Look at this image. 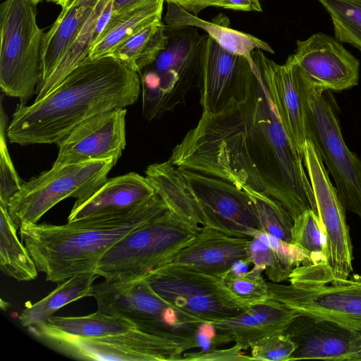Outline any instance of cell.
Wrapping results in <instances>:
<instances>
[{
    "mask_svg": "<svg viewBox=\"0 0 361 361\" xmlns=\"http://www.w3.org/2000/svg\"><path fill=\"white\" fill-rule=\"evenodd\" d=\"M169 160L179 169L268 195L293 220L309 209L317 212L302 157L284 130L257 66L245 98L219 113L202 112Z\"/></svg>",
    "mask_w": 361,
    "mask_h": 361,
    "instance_id": "6da1fadb",
    "label": "cell"
},
{
    "mask_svg": "<svg viewBox=\"0 0 361 361\" xmlns=\"http://www.w3.org/2000/svg\"><path fill=\"white\" fill-rule=\"evenodd\" d=\"M140 92L138 73L119 60L87 57L44 97L16 106L7 137L23 146L58 144L87 118L135 104Z\"/></svg>",
    "mask_w": 361,
    "mask_h": 361,
    "instance_id": "7a4b0ae2",
    "label": "cell"
},
{
    "mask_svg": "<svg viewBox=\"0 0 361 361\" xmlns=\"http://www.w3.org/2000/svg\"><path fill=\"white\" fill-rule=\"evenodd\" d=\"M155 194L129 212L68 222L63 225L24 222L21 241L47 281L61 283L78 274L95 271L116 243L169 211Z\"/></svg>",
    "mask_w": 361,
    "mask_h": 361,
    "instance_id": "3957f363",
    "label": "cell"
},
{
    "mask_svg": "<svg viewBox=\"0 0 361 361\" xmlns=\"http://www.w3.org/2000/svg\"><path fill=\"white\" fill-rule=\"evenodd\" d=\"M289 285L268 282L269 298L298 314L334 322L361 334V284L334 277L325 260L300 265Z\"/></svg>",
    "mask_w": 361,
    "mask_h": 361,
    "instance_id": "277c9868",
    "label": "cell"
},
{
    "mask_svg": "<svg viewBox=\"0 0 361 361\" xmlns=\"http://www.w3.org/2000/svg\"><path fill=\"white\" fill-rule=\"evenodd\" d=\"M92 297L101 312L126 319L137 329L175 341L185 350L200 347L197 337L204 323L163 300L145 279H104L94 285Z\"/></svg>",
    "mask_w": 361,
    "mask_h": 361,
    "instance_id": "5b68a950",
    "label": "cell"
},
{
    "mask_svg": "<svg viewBox=\"0 0 361 361\" xmlns=\"http://www.w3.org/2000/svg\"><path fill=\"white\" fill-rule=\"evenodd\" d=\"M201 227L169 210L128 234L100 259L95 272L104 279L131 281L166 264L195 237Z\"/></svg>",
    "mask_w": 361,
    "mask_h": 361,
    "instance_id": "8992f818",
    "label": "cell"
},
{
    "mask_svg": "<svg viewBox=\"0 0 361 361\" xmlns=\"http://www.w3.org/2000/svg\"><path fill=\"white\" fill-rule=\"evenodd\" d=\"M33 0H4L0 6V87L20 103L37 93L42 78L44 33Z\"/></svg>",
    "mask_w": 361,
    "mask_h": 361,
    "instance_id": "52a82bcc",
    "label": "cell"
},
{
    "mask_svg": "<svg viewBox=\"0 0 361 361\" xmlns=\"http://www.w3.org/2000/svg\"><path fill=\"white\" fill-rule=\"evenodd\" d=\"M115 159L95 160L53 168L22 183L10 200L8 210L17 228L24 222L37 224L60 201L75 197V204L88 199L106 180Z\"/></svg>",
    "mask_w": 361,
    "mask_h": 361,
    "instance_id": "ba28073f",
    "label": "cell"
},
{
    "mask_svg": "<svg viewBox=\"0 0 361 361\" xmlns=\"http://www.w3.org/2000/svg\"><path fill=\"white\" fill-rule=\"evenodd\" d=\"M163 300L204 324L234 317L250 306L221 276L165 265L144 278Z\"/></svg>",
    "mask_w": 361,
    "mask_h": 361,
    "instance_id": "9c48e42d",
    "label": "cell"
},
{
    "mask_svg": "<svg viewBox=\"0 0 361 361\" xmlns=\"http://www.w3.org/2000/svg\"><path fill=\"white\" fill-rule=\"evenodd\" d=\"M330 90L310 85L309 123L311 141L332 176L345 210L361 219V160L346 145Z\"/></svg>",
    "mask_w": 361,
    "mask_h": 361,
    "instance_id": "30bf717a",
    "label": "cell"
},
{
    "mask_svg": "<svg viewBox=\"0 0 361 361\" xmlns=\"http://www.w3.org/2000/svg\"><path fill=\"white\" fill-rule=\"evenodd\" d=\"M42 343L69 357L87 360H183L185 349L180 344L138 329L97 337H77L35 326Z\"/></svg>",
    "mask_w": 361,
    "mask_h": 361,
    "instance_id": "8fae6325",
    "label": "cell"
},
{
    "mask_svg": "<svg viewBox=\"0 0 361 361\" xmlns=\"http://www.w3.org/2000/svg\"><path fill=\"white\" fill-rule=\"evenodd\" d=\"M202 45L166 48L145 68L140 80L142 114L146 119L159 118L185 104L190 89L200 85Z\"/></svg>",
    "mask_w": 361,
    "mask_h": 361,
    "instance_id": "7c38bea8",
    "label": "cell"
},
{
    "mask_svg": "<svg viewBox=\"0 0 361 361\" xmlns=\"http://www.w3.org/2000/svg\"><path fill=\"white\" fill-rule=\"evenodd\" d=\"M252 59L284 130L302 157L305 142L311 140L309 123L311 84L292 55L282 65L267 58L260 49L252 52Z\"/></svg>",
    "mask_w": 361,
    "mask_h": 361,
    "instance_id": "4fadbf2b",
    "label": "cell"
},
{
    "mask_svg": "<svg viewBox=\"0 0 361 361\" xmlns=\"http://www.w3.org/2000/svg\"><path fill=\"white\" fill-rule=\"evenodd\" d=\"M302 159L314 195L317 213L326 231V262L335 278L349 279L353 270V255L345 209L317 148L310 140L305 142Z\"/></svg>",
    "mask_w": 361,
    "mask_h": 361,
    "instance_id": "5bb4252c",
    "label": "cell"
},
{
    "mask_svg": "<svg viewBox=\"0 0 361 361\" xmlns=\"http://www.w3.org/2000/svg\"><path fill=\"white\" fill-rule=\"evenodd\" d=\"M207 223L227 235L251 239L262 231L255 205L247 192L231 183L180 169Z\"/></svg>",
    "mask_w": 361,
    "mask_h": 361,
    "instance_id": "9a60e30c",
    "label": "cell"
},
{
    "mask_svg": "<svg viewBox=\"0 0 361 361\" xmlns=\"http://www.w3.org/2000/svg\"><path fill=\"white\" fill-rule=\"evenodd\" d=\"M255 68L207 36L202 45L199 85L203 112L216 114L243 100Z\"/></svg>",
    "mask_w": 361,
    "mask_h": 361,
    "instance_id": "2e32d148",
    "label": "cell"
},
{
    "mask_svg": "<svg viewBox=\"0 0 361 361\" xmlns=\"http://www.w3.org/2000/svg\"><path fill=\"white\" fill-rule=\"evenodd\" d=\"M125 108L95 115L78 125L57 145L53 168L90 161L115 159L126 147Z\"/></svg>",
    "mask_w": 361,
    "mask_h": 361,
    "instance_id": "e0dca14e",
    "label": "cell"
},
{
    "mask_svg": "<svg viewBox=\"0 0 361 361\" xmlns=\"http://www.w3.org/2000/svg\"><path fill=\"white\" fill-rule=\"evenodd\" d=\"M292 56L313 87L341 91L358 84L359 60L331 35L318 32L297 40Z\"/></svg>",
    "mask_w": 361,
    "mask_h": 361,
    "instance_id": "ac0fdd59",
    "label": "cell"
},
{
    "mask_svg": "<svg viewBox=\"0 0 361 361\" xmlns=\"http://www.w3.org/2000/svg\"><path fill=\"white\" fill-rule=\"evenodd\" d=\"M250 240L202 226L194 239L165 265L183 267L224 279L237 263L250 264L247 256Z\"/></svg>",
    "mask_w": 361,
    "mask_h": 361,
    "instance_id": "d6986e66",
    "label": "cell"
},
{
    "mask_svg": "<svg viewBox=\"0 0 361 361\" xmlns=\"http://www.w3.org/2000/svg\"><path fill=\"white\" fill-rule=\"evenodd\" d=\"M298 315L269 298L234 317L209 324L216 330V343L234 342L245 350L260 339L283 332Z\"/></svg>",
    "mask_w": 361,
    "mask_h": 361,
    "instance_id": "ffe728a7",
    "label": "cell"
},
{
    "mask_svg": "<svg viewBox=\"0 0 361 361\" xmlns=\"http://www.w3.org/2000/svg\"><path fill=\"white\" fill-rule=\"evenodd\" d=\"M283 332L296 347L288 361H343L355 334L334 322L303 314H298Z\"/></svg>",
    "mask_w": 361,
    "mask_h": 361,
    "instance_id": "44dd1931",
    "label": "cell"
},
{
    "mask_svg": "<svg viewBox=\"0 0 361 361\" xmlns=\"http://www.w3.org/2000/svg\"><path fill=\"white\" fill-rule=\"evenodd\" d=\"M155 194L148 179L137 173L109 178L85 201L74 204L68 222L125 214Z\"/></svg>",
    "mask_w": 361,
    "mask_h": 361,
    "instance_id": "7402d4cb",
    "label": "cell"
},
{
    "mask_svg": "<svg viewBox=\"0 0 361 361\" xmlns=\"http://www.w3.org/2000/svg\"><path fill=\"white\" fill-rule=\"evenodd\" d=\"M164 22L171 28L198 27L208 34L221 48L232 54L243 56L252 68L256 65L252 59V52L256 49L274 54L272 48L260 39L232 28L229 19L220 14L211 21H207L193 15L179 6L167 3V11Z\"/></svg>",
    "mask_w": 361,
    "mask_h": 361,
    "instance_id": "603a6c76",
    "label": "cell"
},
{
    "mask_svg": "<svg viewBox=\"0 0 361 361\" xmlns=\"http://www.w3.org/2000/svg\"><path fill=\"white\" fill-rule=\"evenodd\" d=\"M248 262L264 271L274 283L288 280L293 271L325 257L299 246L278 239L262 231L250 239L247 246Z\"/></svg>",
    "mask_w": 361,
    "mask_h": 361,
    "instance_id": "cb8c5ba5",
    "label": "cell"
},
{
    "mask_svg": "<svg viewBox=\"0 0 361 361\" xmlns=\"http://www.w3.org/2000/svg\"><path fill=\"white\" fill-rule=\"evenodd\" d=\"M100 1L78 0L71 7L62 9L51 28L44 33L41 49L42 78L39 85L56 68Z\"/></svg>",
    "mask_w": 361,
    "mask_h": 361,
    "instance_id": "d4e9b609",
    "label": "cell"
},
{
    "mask_svg": "<svg viewBox=\"0 0 361 361\" xmlns=\"http://www.w3.org/2000/svg\"><path fill=\"white\" fill-rule=\"evenodd\" d=\"M145 175L170 211L195 226H207L203 212L185 178L170 160L148 166Z\"/></svg>",
    "mask_w": 361,
    "mask_h": 361,
    "instance_id": "484cf974",
    "label": "cell"
},
{
    "mask_svg": "<svg viewBox=\"0 0 361 361\" xmlns=\"http://www.w3.org/2000/svg\"><path fill=\"white\" fill-rule=\"evenodd\" d=\"M165 0H142L114 13L99 37L92 46L88 58L109 56L118 46L143 28L161 22Z\"/></svg>",
    "mask_w": 361,
    "mask_h": 361,
    "instance_id": "4316f807",
    "label": "cell"
},
{
    "mask_svg": "<svg viewBox=\"0 0 361 361\" xmlns=\"http://www.w3.org/2000/svg\"><path fill=\"white\" fill-rule=\"evenodd\" d=\"M98 276L95 271L85 272L61 282L45 298L26 305L18 317L20 324L27 327L45 323L62 307L80 298L92 296L94 281Z\"/></svg>",
    "mask_w": 361,
    "mask_h": 361,
    "instance_id": "83f0119b",
    "label": "cell"
},
{
    "mask_svg": "<svg viewBox=\"0 0 361 361\" xmlns=\"http://www.w3.org/2000/svg\"><path fill=\"white\" fill-rule=\"evenodd\" d=\"M17 229L8 207L0 205L1 270L17 281H32L37 278L38 270L25 245L17 237Z\"/></svg>",
    "mask_w": 361,
    "mask_h": 361,
    "instance_id": "f1b7e54d",
    "label": "cell"
},
{
    "mask_svg": "<svg viewBox=\"0 0 361 361\" xmlns=\"http://www.w3.org/2000/svg\"><path fill=\"white\" fill-rule=\"evenodd\" d=\"M36 326L51 332L77 337L104 336L137 329L126 319L98 310L80 317L52 316L45 323Z\"/></svg>",
    "mask_w": 361,
    "mask_h": 361,
    "instance_id": "f546056e",
    "label": "cell"
},
{
    "mask_svg": "<svg viewBox=\"0 0 361 361\" xmlns=\"http://www.w3.org/2000/svg\"><path fill=\"white\" fill-rule=\"evenodd\" d=\"M168 42L166 27L161 21L137 32L114 49L109 56L140 73L157 59L166 48Z\"/></svg>",
    "mask_w": 361,
    "mask_h": 361,
    "instance_id": "4dcf8cb0",
    "label": "cell"
},
{
    "mask_svg": "<svg viewBox=\"0 0 361 361\" xmlns=\"http://www.w3.org/2000/svg\"><path fill=\"white\" fill-rule=\"evenodd\" d=\"M109 0H101L87 20L77 38L51 74L39 85L35 101L39 100L53 90L75 67L87 56L97 39L95 24L97 16Z\"/></svg>",
    "mask_w": 361,
    "mask_h": 361,
    "instance_id": "1f68e13d",
    "label": "cell"
},
{
    "mask_svg": "<svg viewBox=\"0 0 361 361\" xmlns=\"http://www.w3.org/2000/svg\"><path fill=\"white\" fill-rule=\"evenodd\" d=\"M251 198L262 231L278 239L291 243L293 219L277 200L264 193L245 188Z\"/></svg>",
    "mask_w": 361,
    "mask_h": 361,
    "instance_id": "d6a6232c",
    "label": "cell"
},
{
    "mask_svg": "<svg viewBox=\"0 0 361 361\" xmlns=\"http://www.w3.org/2000/svg\"><path fill=\"white\" fill-rule=\"evenodd\" d=\"M331 20L334 37L361 51V0H317Z\"/></svg>",
    "mask_w": 361,
    "mask_h": 361,
    "instance_id": "836d02e7",
    "label": "cell"
},
{
    "mask_svg": "<svg viewBox=\"0 0 361 361\" xmlns=\"http://www.w3.org/2000/svg\"><path fill=\"white\" fill-rule=\"evenodd\" d=\"M291 236L292 243L325 257L327 242L326 231L317 212L313 209L304 211L294 219Z\"/></svg>",
    "mask_w": 361,
    "mask_h": 361,
    "instance_id": "e575fe53",
    "label": "cell"
},
{
    "mask_svg": "<svg viewBox=\"0 0 361 361\" xmlns=\"http://www.w3.org/2000/svg\"><path fill=\"white\" fill-rule=\"evenodd\" d=\"M262 271L255 267L249 271H230L224 280L231 291L252 305L269 298L268 282L262 276Z\"/></svg>",
    "mask_w": 361,
    "mask_h": 361,
    "instance_id": "d590c367",
    "label": "cell"
},
{
    "mask_svg": "<svg viewBox=\"0 0 361 361\" xmlns=\"http://www.w3.org/2000/svg\"><path fill=\"white\" fill-rule=\"evenodd\" d=\"M7 116L2 102L0 114V205L8 207L10 200L19 191L22 182L10 157L6 145Z\"/></svg>",
    "mask_w": 361,
    "mask_h": 361,
    "instance_id": "8d00e7d4",
    "label": "cell"
},
{
    "mask_svg": "<svg viewBox=\"0 0 361 361\" xmlns=\"http://www.w3.org/2000/svg\"><path fill=\"white\" fill-rule=\"evenodd\" d=\"M295 344L284 332L267 336L251 347L252 360L288 361Z\"/></svg>",
    "mask_w": 361,
    "mask_h": 361,
    "instance_id": "74e56055",
    "label": "cell"
},
{
    "mask_svg": "<svg viewBox=\"0 0 361 361\" xmlns=\"http://www.w3.org/2000/svg\"><path fill=\"white\" fill-rule=\"evenodd\" d=\"M239 345H234L225 349L214 347L208 350H201L184 353L183 360L191 361H245L252 360L251 356L244 355Z\"/></svg>",
    "mask_w": 361,
    "mask_h": 361,
    "instance_id": "f35d334b",
    "label": "cell"
},
{
    "mask_svg": "<svg viewBox=\"0 0 361 361\" xmlns=\"http://www.w3.org/2000/svg\"><path fill=\"white\" fill-rule=\"evenodd\" d=\"M217 7L241 11H262L260 0H220Z\"/></svg>",
    "mask_w": 361,
    "mask_h": 361,
    "instance_id": "ab89813d",
    "label": "cell"
},
{
    "mask_svg": "<svg viewBox=\"0 0 361 361\" xmlns=\"http://www.w3.org/2000/svg\"><path fill=\"white\" fill-rule=\"evenodd\" d=\"M220 0H165L166 3L175 4L186 11L197 16L207 7H217Z\"/></svg>",
    "mask_w": 361,
    "mask_h": 361,
    "instance_id": "60d3db41",
    "label": "cell"
},
{
    "mask_svg": "<svg viewBox=\"0 0 361 361\" xmlns=\"http://www.w3.org/2000/svg\"><path fill=\"white\" fill-rule=\"evenodd\" d=\"M343 361H361V334H355L350 348Z\"/></svg>",
    "mask_w": 361,
    "mask_h": 361,
    "instance_id": "b9f144b4",
    "label": "cell"
},
{
    "mask_svg": "<svg viewBox=\"0 0 361 361\" xmlns=\"http://www.w3.org/2000/svg\"><path fill=\"white\" fill-rule=\"evenodd\" d=\"M142 0H111L114 13H118Z\"/></svg>",
    "mask_w": 361,
    "mask_h": 361,
    "instance_id": "7bdbcfd3",
    "label": "cell"
},
{
    "mask_svg": "<svg viewBox=\"0 0 361 361\" xmlns=\"http://www.w3.org/2000/svg\"><path fill=\"white\" fill-rule=\"evenodd\" d=\"M54 2L62 7V9L68 8L73 6L78 0H47Z\"/></svg>",
    "mask_w": 361,
    "mask_h": 361,
    "instance_id": "ee69618b",
    "label": "cell"
},
{
    "mask_svg": "<svg viewBox=\"0 0 361 361\" xmlns=\"http://www.w3.org/2000/svg\"><path fill=\"white\" fill-rule=\"evenodd\" d=\"M349 279L356 283L361 284V274H354L350 276Z\"/></svg>",
    "mask_w": 361,
    "mask_h": 361,
    "instance_id": "f6af8a7d",
    "label": "cell"
},
{
    "mask_svg": "<svg viewBox=\"0 0 361 361\" xmlns=\"http://www.w3.org/2000/svg\"><path fill=\"white\" fill-rule=\"evenodd\" d=\"M33 1H35V2H37V3L38 4L39 1H42V0H33Z\"/></svg>",
    "mask_w": 361,
    "mask_h": 361,
    "instance_id": "bcb514c9",
    "label": "cell"
}]
</instances>
